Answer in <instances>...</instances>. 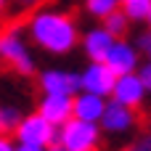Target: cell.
Segmentation results:
<instances>
[{"label": "cell", "instance_id": "484cf974", "mask_svg": "<svg viewBox=\"0 0 151 151\" xmlns=\"http://www.w3.org/2000/svg\"><path fill=\"white\" fill-rule=\"evenodd\" d=\"M146 53H149V61H151V48H149V50H146Z\"/></svg>", "mask_w": 151, "mask_h": 151}, {"label": "cell", "instance_id": "5bb4252c", "mask_svg": "<svg viewBox=\"0 0 151 151\" xmlns=\"http://www.w3.org/2000/svg\"><path fill=\"white\" fill-rule=\"evenodd\" d=\"M21 117L24 114L19 106H0V135H13Z\"/></svg>", "mask_w": 151, "mask_h": 151}, {"label": "cell", "instance_id": "277c9868", "mask_svg": "<svg viewBox=\"0 0 151 151\" xmlns=\"http://www.w3.org/2000/svg\"><path fill=\"white\" fill-rule=\"evenodd\" d=\"M0 58L13 66V72L29 77L35 72V56L19 29H5L0 35Z\"/></svg>", "mask_w": 151, "mask_h": 151}, {"label": "cell", "instance_id": "7402d4cb", "mask_svg": "<svg viewBox=\"0 0 151 151\" xmlns=\"http://www.w3.org/2000/svg\"><path fill=\"white\" fill-rule=\"evenodd\" d=\"M13 151H45V146H32V143H16Z\"/></svg>", "mask_w": 151, "mask_h": 151}, {"label": "cell", "instance_id": "cb8c5ba5", "mask_svg": "<svg viewBox=\"0 0 151 151\" xmlns=\"http://www.w3.org/2000/svg\"><path fill=\"white\" fill-rule=\"evenodd\" d=\"M146 24H149V32H151V8H149V13H146V19H143Z\"/></svg>", "mask_w": 151, "mask_h": 151}, {"label": "cell", "instance_id": "4316f807", "mask_svg": "<svg viewBox=\"0 0 151 151\" xmlns=\"http://www.w3.org/2000/svg\"><path fill=\"white\" fill-rule=\"evenodd\" d=\"M93 151H96V149H93Z\"/></svg>", "mask_w": 151, "mask_h": 151}, {"label": "cell", "instance_id": "5b68a950", "mask_svg": "<svg viewBox=\"0 0 151 151\" xmlns=\"http://www.w3.org/2000/svg\"><path fill=\"white\" fill-rule=\"evenodd\" d=\"M114 80H117V74L104 61H90L80 72V90H88V93H96V96L106 98V96H111Z\"/></svg>", "mask_w": 151, "mask_h": 151}, {"label": "cell", "instance_id": "d4e9b609", "mask_svg": "<svg viewBox=\"0 0 151 151\" xmlns=\"http://www.w3.org/2000/svg\"><path fill=\"white\" fill-rule=\"evenodd\" d=\"M8 5V0H0V13H3V8Z\"/></svg>", "mask_w": 151, "mask_h": 151}, {"label": "cell", "instance_id": "7c38bea8", "mask_svg": "<svg viewBox=\"0 0 151 151\" xmlns=\"http://www.w3.org/2000/svg\"><path fill=\"white\" fill-rule=\"evenodd\" d=\"M111 42H114V37H111L104 27H96V29L85 32V37H82V50L88 53L90 61H104V56H106V50H109Z\"/></svg>", "mask_w": 151, "mask_h": 151}, {"label": "cell", "instance_id": "6da1fadb", "mask_svg": "<svg viewBox=\"0 0 151 151\" xmlns=\"http://www.w3.org/2000/svg\"><path fill=\"white\" fill-rule=\"evenodd\" d=\"M27 29H29V37L35 40V45L50 56H64V53L74 50V45L80 42L77 21L61 11H37L29 19Z\"/></svg>", "mask_w": 151, "mask_h": 151}, {"label": "cell", "instance_id": "2e32d148", "mask_svg": "<svg viewBox=\"0 0 151 151\" xmlns=\"http://www.w3.org/2000/svg\"><path fill=\"white\" fill-rule=\"evenodd\" d=\"M114 8H119V0H85V11L96 19H104Z\"/></svg>", "mask_w": 151, "mask_h": 151}, {"label": "cell", "instance_id": "30bf717a", "mask_svg": "<svg viewBox=\"0 0 151 151\" xmlns=\"http://www.w3.org/2000/svg\"><path fill=\"white\" fill-rule=\"evenodd\" d=\"M104 109H106L104 96H96V93H88V90H77L72 96V117H77V119L98 122L104 117Z\"/></svg>", "mask_w": 151, "mask_h": 151}, {"label": "cell", "instance_id": "ac0fdd59", "mask_svg": "<svg viewBox=\"0 0 151 151\" xmlns=\"http://www.w3.org/2000/svg\"><path fill=\"white\" fill-rule=\"evenodd\" d=\"M13 3V8L19 11V13H24V11H32V8H37L42 0H11Z\"/></svg>", "mask_w": 151, "mask_h": 151}, {"label": "cell", "instance_id": "52a82bcc", "mask_svg": "<svg viewBox=\"0 0 151 151\" xmlns=\"http://www.w3.org/2000/svg\"><path fill=\"white\" fill-rule=\"evenodd\" d=\"M98 127H104L109 135H125L135 127V109L122 106L117 101H106L104 117L98 119Z\"/></svg>", "mask_w": 151, "mask_h": 151}, {"label": "cell", "instance_id": "ba28073f", "mask_svg": "<svg viewBox=\"0 0 151 151\" xmlns=\"http://www.w3.org/2000/svg\"><path fill=\"white\" fill-rule=\"evenodd\" d=\"M146 88L141 85L138 74L130 72V74H117L114 80V88H111V101L122 104V106H130V109H138L143 101H146Z\"/></svg>", "mask_w": 151, "mask_h": 151}, {"label": "cell", "instance_id": "603a6c76", "mask_svg": "<svg viewBox=\"0 0 151 151\" xmlns=\"http://www.w3.org/2000/svg\"><path fill=\"white\" fill-rule=\"evenodd\" d=\"M45 151H66V149H64V146H58V143H53V146H48Z\"/></svg>", "mask_w": 151, "mask_h": 151}, {"label": "cell", "instance_id": "8992f818", "mask_svg": "<svg viewBox=\"0 0 151 151\" xmlns=\"http://www.w3.org/2000/svg\"><path fill=\"white\" fill-rule=\"evenodd\" d=\"M138 56H141V50L133 42H127L125 37H119V40H114L109 45V50L104 56V64L114 74H130V72L138 69Z\"/></svg>", "mask_w": 151, "mask_h": 151}, {"label": "cell", "instance_id": "44dd1931", "mask_svg": "<svg viewBox=\"0 0 151 151\" xmlns=\"http://www.w3.org/2000/svg\"><path fill=\"white\" fill-rule=\"evenodd\" d=\"M16 143L11 141V135H0V151H13Z\"/></svg>", "mask_w": 151, "mask_h": 151}, {"label": "cell", "instance_id": "4fadbf2b", "mask_svg": "<svg viewBox=\"0 0 151 151\" xmlns=\"http://www.w3.org/2000/svg\"><path fill=\"white\" fill-rule=\"evenodd\" d=\"M101 21H104V29H106L114 40H119V37H125V35L130 32V19L122 13V8H114V11L106 13Z\"/></svg>", "mask_w": 151, "mask_h": 151}, {"label": "cell", "instance_id": "e0dca14e", "mask_svg": "<svg viewBox=\"0 0 151 151\" xmlns=\"http://www.w3.org/2000/svg\"><path fill=\"white\" fill-rule=\"evenodd\" d=\"M138 80H141V85L146 88V93H151V61L138 69Z\"/></svg>", "mask_w": 151, "mask_h": 151}, {"label": "cell", "instance_id": "d6986e66", "mask_svg": "<svg viewBox=\"0 0 151 151\" xmlns=\"http://www.w3.org/2000/svg\"><path fill=\"white\" fill-rule=\"evenodd\" d=\"M135 48H138V50H143V53L149 50V48H151V32H143V35L138 37V42H135Z\"/></svg>", "mask_w": 151, "mask_h": 151}, {"label": "cell", "instance_id": "9c48e42d", "mask_svg": "<svg viewBox=\"0 0 151 151\" xmlns=\"http://www.w3.org/2000/svg\"><path fill=\"white\" fill-rule=\"evenodd\" d=\"M40 88L50 96H74L80 90V74L69 69H45L40 74Z\"/></svg>", "mask_w": 151, "mask_h": 151}, {"label": "cell", "instance_id": "3957f363", "mask_svg": "<svg viewBox=\"0 0 151 151\" xmlns=\"http://www.w3.org/2000/svg\"><path fill=\"white\" fill-rule=\"evenodd\" d=\"M16 143H32V146H53L58 143V127L50 125L42 114H24L13 130Z\"/></svg>", "mask_w": 151, "mask_h": 151}, {"label": "cell", "instance_id": "7a4b0ae2", "mask_svg": "<svg viewBox=\"0 0 151 151\" xmlns=\"http://www.w3.org/2000/svg\"><path fill=\"white\" fill-rule=\"evenodd\" d=\"M101 143V127L98 122H85L77 117H69L64 125H58V146L66 151H93Z\"/></svg>", "mask_w": 151, "mask_h": 151}, {"label": "cell", "instance_id": "ffe728a7", "mask_svg": "<svg viewBox=\"0 0 151 151\" xmlns=\"http://www.w3.org/2000/svg\"><path fill=\"white\" fill-rule=\"evenodd\" d=\"M130 151H151V135H146V138H141V141H135Z\"/></svg>", "mask_w": 151, "mask_h": 151}, {"label": "cell", "instance_id": "8fae6325", "mask_svg": "<svg viewBox=\"0 0 151 151\" xmlns=\"http://www.w3.org/2000/svg\"><path fill=\"white\" fill-rule=\"evenodd\" d=\"M37 114H42L50 125H64L69 117H72V96H50L45 93L40 98V106H37Z\"/></svg>", "mask_w": 151, "mask_h": 151}, {"label": "cell", "instance_id": "9a60e30c", "mask_svg": "<svg viewBox=\"0 0 151 151\" xmlns=\"http://www.w3.org/2000/svg\"><path fill=\"white\" fill-rule=\"evenodd\" d=\"M119 8L130 21H143L151 8V0H119Z\"/></svg>", "mask_w": 151, "mask_h": 151}]
</instances>
